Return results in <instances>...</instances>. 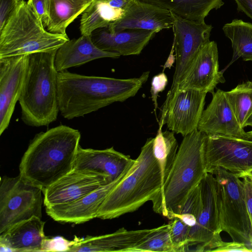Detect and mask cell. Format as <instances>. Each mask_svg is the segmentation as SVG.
I'll use <instances>...</instances> for the list:
<instances>
[{
	"mask_svg": "<svg viewBox=\"0 0 252 252\" xmlns=\"http://www.w3.org/2000/svg\"><path fill=\"white\" fill-rule=\"evenodd\" d=\"M149 71L139 77L118 79L87 76L64 70L58 72L60 112L67 120L85 115L134 96L147 81Z\"/></svg>",
	"mask_w": 252,
	"mask_h": 252,
	"instance_id": "obj_1",
	"label": "cell"
},
{
	"mask_svg": "<svg viewBox=\"0 0 252 252\" xmlns=\"http://www.w3.org/2000/svg\"><path fill=\"white\" fill-rule=\"evenodd\" d=\"M80 138L78 129L63 125L37 133L21 159L19 175L43 192L72 170Z\"/></svg>",
	"mask_w": 252,
	"mask_h": 252,
	"instance_id": "obj_2",
	"label": "cell"
},
{
	"mask_svg": "<svg viewBox=\"0 0 252 252\" xmlns=\"http://www.w3.org/2000/svg\"><path fill=\"white\" fill-rule=\"evenodd\" d=\"M206 134L197 129L183 136L169 174L152 201L153 209L169 220L179 214L190 192L207 174L204 161Z\"/></svg>",
	"mask_w": 252,
	"mask_h": 252,
	"instance_id": "obj_3",
	"label": "cell"
},
{
	"mask_svg": "<svg viewBox=\"0 0 252 252\" xmlns=\"http://www.w3.org/2000/svg\"><path fill=\"white\" fill-rule=\"evenodd\" d=\"M154 138L147 139L128 173L108 194L97 218H118L152 202L162 189L160 166L153 152Z\"/></svg>",
	"mask_w": 252,
	"mask_h": 252,
	"instance_id": "obj_4",
	"label": "cell"
},
{
	"mask_svg": "<svg viewBox=\"0 0 252 252\" xmlns=\"http://www.w3.org/2000/svg\"><path fill=\"white\" fill-rule=\"evenodd\" d=\"M57 50L29 55L23 88L19 99L21 119L33 127L48 126L60 112L55 66Z\"/></svg>",
	"mask_w": 252,
	"mask_h": 252,
	"instance_id": "obj_5",
	"label": "cell"
},
{
	"mask_svg": "<svg viewBox=\"0 0 252 252\" xmlns=\"http://www.w3.org/2000/svg\"><path fill=\"white\" fill-rule=\"evenodd\" d=\"M68 40V36L46 30L22 0L0 30V59L57 50Z\"/></svg>",
	"mask_w": 252,
	"mask_h": 252,
	"instance_id": "obj_6",
	"label": "cell"
},
{
	"mask_svg": "<svg viewBox=\"0 0 252 252\" xmlns=\"http://www.w3.org/2000/svg\"><path fill=\"white\" fill-rule=\"evenodd\" d=\"M212 174L217 181L222 231L228 234L233 241L250 245L251 223L243 181L222 168Z\"/></svg>",
	"mask_w": 252,
	"mask_h": 252,
	"instance_id": "obj_7",
	"label": "cell"
},
{
	"mask_svg": "<svg viewBox=\"0 0 252 252\" xmlns=\"http://www.w3.org/2000/svg\"><path fill=\"white\" fill-rule=\"evenodd\" d=\"M42 189L22 179H0V234L33 217L41 219Z\"/></svg>",
	"mask_w": 252,
	"mask_h": 252,
	"instance_id": "obj_8",
	"label": "cell"
},
{
	"mask_svg": "<svg viewBox=\"0 0 252 252\" xmlns=\"http://www.w3.org/2000/svg\"><path fill=\"white\" fill-rule=\"evenodd\" d=\"M206 171L222 168L239 178L252 173V141L233 137L206 135L204 144Z\"/></svg>",
	"mask_w": 252,
	"mask_h": 252,
	"instance_id": "obj_9",
	"label": "cell"
},
{
	"mask_svg": "<svg viewBox=\"0 0 252 252\" xmlns=\"http://www.w3.org/2000/svg\"><path fill=\"white\" fill-rule=\"evenodd\" d=\"M170 12L173 22L176 67L172 84L164 104L168 102L176 91L198 52L210 41L213 29L212 26L206 24L205 21L188 20Z\"/></svg>",
	"mask_w": 252,
	"mask_h": 252,
	"instance_id": "obj_10",
	"label": "cell"
},
{
	"mask_svg": "<svg viewBox=\"0 0 252 252\" xmlns=\"http://www.w3.org/2000/svg\"><path fill=\"white\" fill-rule=\"evenodd\" d=\"M201 207L194 226L190 227L189 247L195 246L196 252H212L222 241L219 198L214 175L207 173L200 183Z\"/></svg>",
	"mask_w": 252,
	"mask_h": 252,
	"instance_id": "obj_11",
	"label": "cell"
},
{
	"mask_svg": "<svg viewBox=\"0 0 252 252\" xmlns=\"http://www.w3.org/2000/svg\"><path fill=\"white\" fill-rule=\"evenodd\" d=\"M207 93L193 89H177L163 105L159 127L184 136L197 129Z\"/></svg>",
	"mask_w": 252,
	"mask_h": 252,
	"instance_id": "obj_12",
	"label": "cell"
},
{
	"mask_svg": "<svg viewBox=\"0 0 252 252\" xmlns=\"http://www.w3.org/2000/svg\"><path fill=\"white\" fill-rule=\"evenodd\" d=\"M110 182L105 175L72 169L44 190V204L49 207L70 203Z\"/></svg>",
	"mask_w": 252,
	"mask_h": 252,
	"instance_id": "obj_13",
	"label": "cell"
},
{
	"mask_svg": "<svg viewBox=\"0 0 252 252\" xmlns=\"http://www.w3.org/2000/svg\"><path fill=\"white\" fill-rule=\"evenodd\" d=\"M28 59L29 55L0 59V135L7 128L20 98Z\"/></svg>",
	"mask_w": 252,
	"mask_h": 252,
	"instance_id": "obj_14",
	"label": "cell"
},
{
	"mask_svg": "<svg viewBox=\"0 0 252 252\" xmlns=\"http://www.w3.org/2000/svg\"><path fill=\"white\" fill-rule=\"evenodd\" d=\"M224 81L219 71L217 44L210 40L196 55L176 90L193 89L213 94L217 85Z\"/></svg>",
	"mask_w": 252,
	"mask_h": 252,
	"instance_id": "obj_15",
	"label": "cell"
},
{
	"mask_svg": "<svg viewBox=\"0 0 252 252\" xmlns=\"http://www.w3.org/2000/svg\"><path fill=\"white\" fill-rule=\"evenodd\" d=\"M131 167L126 170L118 179L75 201L46 207L47 214L56 221L76 224L83 223L97 218L98 211L108 194L126 176Z\"/></svg>",
	"mask_w": 252,
	"mask_h": 252,
	"instance_id": "obj_16",
	"label": "cell"
},
{
	"mask_svg": "<svg viewBox=\"0 0 252 252\" xmlns=\"http://www.w3.org/2000/svg\"><path fill=\"white\" fill-rule=\"evenodd\" d=\"M172 26L169 11L140 0H130L122 18L111 23L107 28L111 32L142 30L157 33Z\"/></svg>",
	"mask_w": 252,
	"mask_h": 252,
	"instance_id": "obj_17",
	"label": "cell"
},
{
	"mask_svg": "<svg viewBox=\"0 0 252 252\" xmlns=\"http://www.w3.org/2000/svg\"><path fill=\"white\" fill-rule=\"evenodd\" d=\"M197 129L206 135H217L245 139L246 132L239 123L226 96L218 89L203 110Z\"/></svg>",
	"mask_w": 252,
	"mask_h": 252,
	"instance_id": "obj_18",
	"label": "cell"
},
{
	"mask_svg": "<svg viewBox=\"0 0 252 252\" xmlns=\"http://www.w3.org/2000/svg\"><path fill=\"white\" fill-rule=\"evenodd\" d=\"M135 162L113 147L104 150L84 149L79 146L73 169L86 170L108 176L112 182L120 177Z\"/></svg>",
	"mask_w": 252,
	"mask_h": 252,
	"instance_id": "obj_19",
	"label": "cell"
},
{
	"mask_svg": "<svg viewBox=\"0 0 252 252\" xmlns=\"http://www.w3.org/2000/svg\"><path fill=\"white\" fill-rule=\"evenodd\" d=\"M157 33L142 30L111 32L107 28L94 31L91 35L99 49L120 56L139 55Z\"/></svg>",
	"mask_w": 252,
	"mask_h": 252,
	"instance_id": "obj_20",
	"label": "cell"
},
{
	"mask_svg": "<svg viewBox=\"0 0 252 252\" xmlns=\"http://www.w3.org/2000/svg\"><path fill=\"white\" fill-rule=\"evenodd\" d=\"M45 222L37 217L19 222L0 234V252L45 251Z\"/></svg>",
	"mask_w": 252,
	"mask_h": 252,
	"instance_id": "obj_21",
	"label": "cell"
},
{
	"mask_svg": "<svg viewBox=\"0 0 252 252\" xmlns=\"http://www.w3.org/2000/svg\"><path fill=\"white\" fill-rule=\"evenodd\" d=\"M153 230H128L121 228L110 234L75 238L70 242L66 251L128 252Z\"/></svg>",
	"mask_w": 252,
	"mask_h": 252,
	"instance_id": "obj_22",
	"label": "cell"
},
{
	"mask_svg": "<svg viewBox=\"0 0 252 252\" xmlns=\"http://www.w3.org/2000/svg\"><path fill=\"white\" fill-rule=\"evenodd\" d=\"M118 54L103 51L93 42L91 35H81L69 39L56 51L55 66L58 72L82 65L93 60L104 58H118Z\"/></svg>",
	"mask_w": 252,
	"mask_h": 252,
	"instance_id": "obj_23",
	"label": "cell"
},
{
	"mask_svg": "<svg viewBox=\"0 0 252 252\" xmlns=\"http://www.w3.org/2000/svg\"><path fill=\"white\" fill-rule=\"evenodd\" d=\"M94 0H50L47 30L67 36L68 26L82 14Z\"/></svg>",
	"mask_w": 252,
	"mask_h": 252,
	"instance_id": "obj_24",
	"label": "cell"
},
{
	"mask_svg": "<svg viewBox=\"0 0 252 252\" xmlns=\"http://www.w3.org/2000/svg\"><path fill=\"white\" fill-rule=\"evenodd\" d=\"M166 9L186 19L203 21L210 12L223 4L222 0H140Z\"/></svg>",
	"mask_w": 252,
	"mask_h": 252,
	"instance_id": "obj_25",
	"label": "cell"
},
{
	"mask_svg": "<svg viewBox=\"0 0 252 252\" xmlns=\"http://www.w3.org/2000/svg\"><path fill=\"white\" fill-rule=\"evenodd\" d=\"M124 9L111 6L103 0H94L82 14L80 23L81 35H91L96 30L107 28L121 19Z\"/></svg>",
	"mask_w": 252,
	"mask_h": 252,
	"instance_id": "obj_26",
	"label": "cell"
},
{
	"mask_svg": "<svg viewBox=\"0 0 252 252\" xmlns=\"http://www.w3.org/2000/svg\"><path fill=\"white\" fill-rule=\"evenodd\" d=\"M225 35L231 42L232 63L241 58L245 61H252V24L240 19H234L222 27Z\"/></svg>",
	"mask_w": 252,
	"mask_h": 252,
	"instance_id": "obj_27",
	"label": "cell"
},
{
	"mask_svg": "<svg viewBox=\"0 0 252 252\" xmlns=\"http://www.w3.org/2000/svg\"><path fill=\"white\" fill-rule=\"evenodd\" d=\"M174 133L168 130L162 131V128L159 127L154 138L153 152L160 168L162 188L169 174L178 150V144Z\"/></svg>",
	"mask_w": 252,
	"mask_h": 252,
	"instance_id": "obj_28",
	"label": "cell"
},
{
	"mask_svg": "<svg viewBox=\"0 0 252 252\" xmlns=\"http://www.w3.org/2000/svg\"><path fill=\"white\" fill-rule=\"evenodd\" d=\"M225 93L239 123L244 128L252 115V81L239 84Z\"/></svg>",
	"mask_w": 252,
	"mask_h": 252,
	"instance_id": "obj_29",
	"label": "cell"
},
{
	"mask_svg": "<svg viewBox=\"0 0 252 252\" xmlns=\"http://www.w3.org/2000/svg\"><path fill=\"white\" fill-rule=\"evenodd\" d=\"M169 231V223L153 228L128 252H174Z\"/></svg>",
	"mask_w": 252,
	"mask_h": 252,
	"instance_id": "obj_30",
	"label": "cell"
},
{
	"mask_svg": "<svg viewBox=\"0 0 252 252\" xmlns=\"http://www.w3.org/2000/svg\"><path fill=\"white\" fill-rule=\"evenodd\" d=\"M201 207L200 184L189 194L179 214L175 216L191 227L195 225Z\"/></svg>",
	"mask_w": 252,
	"mask_h": 252,
	"instance_id": "obj_31",
	"label": "cell"
},
{
	"mask_svg": "<svg viewBox=\"0 0 252 252\" xmlns=\"http://www.w3.org/2000/svg\"><path fill=\"white\" fill-rule=\"evenodd\" d=\"M170 236L174 252H186L189 248V236L190 227L178 218L169 222Z\"/></svg>",
	"mask_w": 252,
	"mask_h": 252,
	"instance_id": "obj_32",
	"label": "cell"
},
{
	"mask_svg": "<svg viewBox=\"0 0 252 252\" xmlns=\"http://www.w3.org/2000/svg\"><path fill=\"white\" fill-rule=\"evenodd\" d=\"M27 3L33 10L44 27L46 28L49 16L50 0H28Z\"/></svg>",
	"mask_w": 252,
	"mask_h": 252,
	"instance_id": "obj_33",
	"label": "cell"
},
{
	"mask_svg": "<svg viewBox=\"0 0 252 252\" xmlns=\"http://www.w3.org/2000/svg\"><path fill=\"white\" fill-rule=\"evenodd\" d=\"M167 83V77L163 72L154 76L152 78L151 94V98L155 105V112H156V110L158 108L157 98L158 93L164 90Z\"/></svg>",
	"mask_w": 252,
	"mask_h": 252,
	"instance_id": "obj_34",
	"label": "cell"
},
{
	"mask_svg": "<svg viewBox=\"0 0 252 252\" xmlns=\"http://www.w3.org/2000/svg\"><path fill=\"white\" fill-rule=\"evenodd\" d=\"M22 0H0V30L21 3Z\"/></svg>",
	"mask_w": 252,
	"mask_h": 252,
	"instance_id": "obj_35",
	"label": "cell"
},
{
	"mask_svg": "<svg viewBox=\"0 0 252 252\" xmlns=\"http://www.w3.org/2000/svg\"><path fill=\"white\" fill-rule=\"evenodd\" d=\"M212 252H252V248L249 247L245 243L232 241L226 242L222 241L219 246Z\"/></svg>",
	"mask_w": 252,
	"mask_h": 252,
	"instance_id": "obj_36",
	"label": "cell"
},
{
	"mask_svg": "<svg viewBox=\"0 0 252 252\" xmlns=\"http://www.w3.org/2000/svg\"><path fill=\"white\" fill-rule=\"evenodd\" d=\"M244 183L246 202L251 223L250 234V244L252 247V182L248 176L243 178Z\"/></svg>",
	"mask_w": 252,
	"mask_h": 252,
	"instance_id": "obj_37",
	"label": "cell"
},
{
	"mask_svg": "<svg viewBox=\"0 0 252 252\" xmlns=\"http://www.w3.org/2000/svg\"><path fill=\"white\" fill-rule=\"evenodd\" d=\"M238 11L245 14L252 19V0H234Z\"/></svg>",
	"mask_w": 252,
	"mask_h": 252,
	"instance_id": "obj_38",
	"label": "cell"
},
{
	"mask_svg": "<svg viewBox=\"0 0 252 252\" xmlns=\"http://www.w3.org/2000/svg\"><path fill=\"white\" fill-rule=\"evenodd\" d=\"M130 0H106L111 6L125 9Z\"/></svg>",
	"mask_w": 252,
	"mask_h": 252,
	"instance_id": "obj_39",
	"label": "cell"
},
{
	"mask_svg": "<svg viewBox=\"0 0 252 252\" xmlns=\"http://www.w3.org/2000/svg\"><path fill=\"white\" fill-rule=\"evenodd\" d=\"M247 126H252V115L251 116V117L249 118V119L246 123L245 127Z\"/></svg>",
	"mask_w": 252,
	"mask_h": 252,
	"instance_id": "obj_40",
	"label": "cell"
},
{
	"mask_svg": "<svg viewBox=\"0 0 252 252\" xmlns=\"http://www.w3.org/2000/svg\"><path fill=\"white\" fill-rule=\"evenodd\" d=\"M248 176L251 179L252 182V173L248 175Z\"/></svg>",
	"mask_w": 252,
	"mask_h": 252,
	"instance_id": "obj_41",
	"label": "cell"
},
{
	"mask_svg": "<svg viewBox=\"0 0 252 252\" xmlns=\"http://www.w3.org/2000/svg\"></svg>",
	"mask_w": 252,
	"mask_h": 252,
	"instance_id": "obj_42",
	"label": "cell"
}]
</instances>
